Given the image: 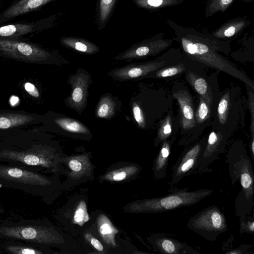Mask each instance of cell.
Masks as SVG:
<instances>
[{
	"mask_svg": "<svg viewBox=\"0 0 254 254\" xmlns=\"http://www.w3.org/2000/svg\"><path fill=\"white\" fill-rule=\"evenodd\" d=\"M96 224L98 233L104 242L110 247H115L117 245L115 236L118 233V230L108 217L103 214H100Z\"/></svg>",
	"mask_w": 254,
	"mask_h": 254,
	"instance_id": "obj_19",
	"label": "cell"
},
{
	"mask_svg": "<svg viewBox=\"0 0 254 254\" xmlns=\"http://www.w3.org/2000/svg\"><path fill=\"white\" fill-rule=\"evenodd\" d=\"M51 0H20L5 10L0 15V22L32 11Z\"/></svg>",
	"mask_w": 254,
	"mask_h": 254,
	"instance_id": "obj_15",
	"label": "cell"
},
{
	"mask_svg": "<svg viewBox=\"0 0 254 254\" xmlns=\"http://www.w3.org/2000/svg\"><path fill=\"white\" fill-rule=\"evenodd\" d=\"M250 24L247 16L234 18L226 21L211 34L221 40H231L242 34Z\"/></svg>",
	"mask_w": 254,
	"mask_h": 254,
	"instance_id": "obj_12",
	"label": "cell"
},
{
	"mask_svg": "<svg viewBox=\"0 0 254 254\" xmlns=\"http://www.w3.org/2000/svg\"><path fill=\"white\" fill-rule=\"evenodd\" d=\"M17 158L29 165H41L44 167H50L54 166V156L50 152H45L42 154H25L18 155L16 153Z\"/></svg>",
	"mask_w": 254,
	"mask_h": 254,
	"instance_id": "obj_22",
	"label": "cell"
},
{
	"mask_svg": "<svg viewBox=\"0 0 254 254\" xmlns=\"http://www.w3.org/2000/svg\"><path fill=\"white\" fill-rule=\"evenodd\" d=\"M70 169L68 175L72 179H78L88 174L92 169L90 159L87 154L70 156L66 158Z\"/></svg>",
	"mask_w": 254,
	"mask_h": 254,
	"instance_id": "obj_16",
	"label": "cell"
},
{
	"mask_svg": "<svg viewBox=\"0 0 254 254\" xmlns=\"http://www.w3.org/2000/svg\"><path fill=\"white\" fill-rule=\"evenodd\" d=\"M204 146L201 143H198L182 153L171 168L170 185L178 184L181 180L196 171L198 159Z\"/></svg>",
	"mask_w": 254,
	"mask_h": 254,
	"instance_id": "obj_9",
	"label": "cell"
},
{
	"mask_svg": "<svg viewBox=\"0 0 254 254\" xmlns=\"http://www.w3.org/2000/svg\"><path fill=\"white\" fill-rule=\"evenodd\" d=\"M166 21L176 36L174 40L179 44L188 58L228 73L254 89L251 78L218 53L228 54L231 51V40H221L211 34L181 26L170 19H166Z\"/></svg>",
	"mask_w": 254,
	"mask_h": 254,
	"instance_id": "obj_1",
	"label": "cell"
},
{
	"mask_svg": "<svg viewBox=\"0 0 254 254\" xmlns=\"http://www.w3.org/2000/svg\"><path fill=\"white\" fill-rule=\"evenodd\" d=\"M204 16L209 17L217 12H225L235 0H206Z\"/></svg>",
	"mask_w": 254,
	"mask_h": 254,
	"instance_id": "obj_28",
	"label": "cell"
},
{
	"mask_svg": "<svg viewBox=\"0 0 254 254\" xmlns=\"http://www.w3.org/2000/svg\"><path fill=\"white\" fill-rule=\"evenodd\" d=\"M0 233L11 238L29 240L41 244H60L64 242L62 236L54 230L36 226L4 227Z\"/></svg>",
	"mask_w": 254,
	"mask_h": 254,
	"instance_id": "obj_7",
	"label": "cell"
},
{
	"mask_svg": "<svg viewBox=\"0 0 254 254\" xmlns=\"http://www.w3.org/2000/svg\"><path fill=\"white\" fill-rule=\"evenodd\" d=\"M8 251L16 254H36L42 253L37 250L21 246H10L7 248Z\"/></svg>",
	"mask_w": 254,
	"mask_h": 254,
	"instance_id": "obj_37",
	"label": "cell"
},
{
	"mask_svg": "<svg viewBox=\"0 0 254 254\" xmlns=\"http://www.w3.org/2000/svg\"><path fill=\"white\" fill-rule=\"evenodd\" d=\"M240 233H248L253 235L254 233V214H250L239 217Z\"/></svg>",
	"mask_w": 254,
	"mask_h": 254,
	"instance_id": "obj_35",
	"label": "cell"
},
{
	"mask_svg": "<svg viewBox=\"0 0 254 254\" xmlns=\"http://www.w3.org/2000/svg\"><path fill=\"white\" fill-rule=\"evenodd\" d=\"M116 104L113 98L108 95L102 96L97 105L96 116L98 118L110 119L115 113Z\"/></svg>",
	"mask_w": 254,
	"mask_h": 254,
	"instance_id": "obj_25",
	"label": "cell"
},
{
	"mask_svg": "<svg viewBox=\"0 0 254 254\" xmlns=\"http://www.w3.org/2000/svg\"><path fill=\"white\" fill-rule=\"evenodd\" d=\"M242 0L243 1H244L245 2H247V3L254 1V0Z\"/></svg>",
	"mask_w": 254,
	"mask_h": 254,
	"instance_id": "obj_42",
	"label": "cell"
},
{
	"mask_svg": "<svg viewBox=\"0 0 254 254\" xmlns=\"http://www.w3.org/2000/svg\"><path fill=\"white\" fill-rule=\"evenodd\" d=\"M85 238L96 250L101 252L104 251L103 245L97 239L89 234H86Z\"/></svg>",
	"mask_w": 254,
	"mask_h": 254,
	"instance_id": "obj_38",
	"label": "cell"
},
{
	"mask_svg": "<svg viewBox=\"0 0 254 254\" xmlns=\"http://www.w3.org/2000/svg\"><path fill=\"white\" fill-rule=\"evenodd\" d=\"M155 250L164 254H200L185 242H181L164 234H156L150 238Z\"/></svg>",
	"mask_w": 254,
	"mask_h": 254,
	"instance_id": "obj_11",
	"label": "cell"
},
{
	"mask_svg": "<svg viewBox=\"0 0 254 254\" xmlns=\"http://www.w3.org/2000/svg\"><path fill=\"white\" fill-rule=\"evenodd\" d=\"M187 79L199 96L203 97L210 103L212 102V93L206 81L203 78L190 71Z\"/></svg>",
	"mask_w": 254,
	"mask_h": 254,
	"instance_id": "obj_21",
	"label": "cell"
},
{
	"mask_svg": "<svg viewBox=\"0 0 254 254\" xmlns=\"http://www.w3.org/2000/svg\"><path fill=\"white\" fill-rule=\"evenodd\" d=\"M172 132L171 118L168 115L162 122L156 139V145L161 142L166 140Z\"/></svg>",
	"mask_w": 254,
	"mask_h": 254,
	"instance_id": "obj_33",
	"label": "cell"
},
{
	"mask_svg": "<svg viewBox=\"0 0 254 254\" xmlns=\"http://www.w3.org/2000/svg\"><path fill=\"white\" fill-rule=\"evenodd\" d=\"M92 82L90 74L82 68H78L75 74L68 77V83L71 90L64 102L67 107L79 115L86 107L88 89Z\"/></svg>",
	"mask_w": 254,
	"mask_h": 254,
	"instance_id": "obj_5",
	"label": "cell"
},
{
	"mask_svg": "<svg viewBox=\"0 0 254 254\" xmlns=\"http://www.w3.org/2000/svg\"><path fill=\"white\" fill-rule=\"evenodd\" d=\"M212 189H199L189 191V189H174L165 195L134 202L129 206L128 211L135 213H156L177 208L190 206L199 202L211 195Z\"/></svg>",
	"mask_w": 254,
	"mask_h": 254,
	"instance_id": "obj_3",
	"label": "cell"
},
{
	"mask_svg": "<svg viewBox=\"0 0 254 254\" xmlns=\"http://www.w3.org/2000/svg\"><path fill=\"white\" fill-rule=\"evenodd\" d=\"M89 219L86 203L83 200H81L75 209L73 217V222L82 226L85 223L89 221Z\"/></svg>",
	"mask_w": 254,
	"mask_h": 254,
	"instance_id": "obj_32",
	"label": "cell"
},
{
	"mask_svg": "<svg viewBox=\"0 0 254 254\" xmlns=\"http://www.w3.org/2000/svg\"><path fill=\"white\" fill-rule=\"evenodd\" d=\"M187 227L209 241L216 240L228 229L224 214L215 205L209 206L190 217Z\"/></svg>",
	"mask_w": 254,
	"mask_h": 254,
	"instance_id": "obj_4",
	"label": "cell"
},
{
	"mask_svg": "<svg viewBox=\"0 0 254 254\" xmlns=\"http://www.w3.org/2000/svg\"><path fill=\"white\" fill-rule=\"evenodd\" d=\"M250 109L251 111V114H252V123H251V130L253 134V135H254V97L253 95H252V97L250 98Z\"/></svg>",
	"mask_w": 254,
	"mask_h": 254,
	"instance_id": "obj_41",
	"label": "cell"
},
{
	"mask_svg": "<svg viewBox=\"0 0 254 254\" xmlns=\"http://www.w3.org/2000/svg\"><path fill=\"white\" fill-rule=\"evenodd\" d=\"M132 111L133 118L138 126L140 128H144L145 123L144 114L141 108L137 103L135 102L133 103Z\"/></svg>",
	"mask_w": 254,
	"mask_h": 254,
	"instance_id": "obj_36",
	"label": "cell"
},
{
	"mask_svg": "<svg viewBox=\"0 0 254 254\" xmlns=\"http://www.w3.org/2000/svg\"><path fill=\"white\" fill-rule=\"evenodd\" d=\"M139 7L148 10H157L181 4L184 0H133Z\"/></svg>",
	"mask_w": 254,
	"mask_h": 254,
	"instance_id": "obj_27",
	"label": "cell"
},
{
	"mask_svg": "<svg viewBox=\"0 0 254 254\" xmlns=\"http://www.w3.org/2000/svg\"><path fill=\"white\" fill-rule=\"evenodd\" d=\"M60 42L64 46L86 54H94L99 51L96 45L83 39L64 37Z\"/></svg>",
	"mask_w": 254,
	"mask_h": 254,
	"instance_id": "obj_20",
	"label": "cell"
},
{
	"mask_svg": "<svg viewBox=\"0 0 254 254\" xmlns=\"http://www.w3.org/2000/svg\"><path fill=\"white\" fill-rule=\"evenodd\" d=\"M33 120L32 117L25 114H0V129H7L22 126Z\"/></svg>",
	"mask_w": 254,
	"mask_h": 254,
	"instance_id": "obj_23",
	"label": "cell"
},
{
	"mask_svg": "<svg viewBox=\"0 0 254 254\" xmlns=\"http://www.w3.org/2000/svg\"><path fill=\"white\" fill-rule=\"evenodd\" d=\"M211 104L212 103L209 102L203 97L199 96V102L195 116L198 124H200L203 123L209 117Z\"/></svg>",
	"mask_w": 254,
	"mask_h": 254,
	"instance_id": "obj_30",
	"label": "cell"
},
{
	"mask_svg": "<svg viewBox=\"0 0 254 254\" xmlns=\"http://www.w3.org/2000/svg\"><path fill=\"white\" fill-rule=\"evenodd\" d=\"M139 172V167L136 165L125 166L112 170L106 173L102 180L111 182H120L133 176Z\"/></svg>",
	"mask_w": 254,
	"mask_h": 254,
	"instance_id": "obj_26",
	"label": "cell"
},
{
	"mask_svg": "<svg viewBox=\"0 0 254 254\" xmlns=\"http://www.w3.org/2000/svg\"><path fill=\"white\" fill-rule=\"evenodd\" d=\"M54 122L63 129L70 132L89 134V128L81 122L76 120L60 117L54 120Z\"/></svg>",
	"mask_w": 254,
	"mask_h": 254,
	"instance_id": "obj_24",
	"label": "cell"
},
{
	"mask_svg": "<svg viewBox=\"0 0 254 254\" xmlns=\"http://www.w3.org/2000/svg\"><path fill=\"white\" fill-rule=\"evenodd\" d=\"M226 158L231 183L234 185L239 181L242 187L235 201L236 215L239 217L244 210L243 216L249 215L254 205L253 161L244 150L229 151Z\"/></svg>",
	"mask_w": 254,
	"mask_h": 254,
	"instance_id": "obj_2",
	"label": "cell"
},
{
	"mask_svg": "<svg viewBox=\"0 0 254 254\" xmlns=\"http://www.w3.org/2000/svg\"><path fill=\"white\" fill-rule=\"evenodd\" d=\"M38 23H16L0 27V39L15 38L34 32L38 29Z\"/></svg>",
	"mask_w": 254,
	"mask_h": 254,
	"instance_id": "obj_18",
	"label": "cell"
},
{
	"mask_svg": "<svg viewBox=\"0 0 254 254\" xmlns=\"http://www.w3.org/2000/svg\"><path fill=\"white\" fill-rule=\"evenodd\" d=\"M185 70V66L182 64H179L174 66L165 67L158 70L155 73V76L158 78L171 77L180 74Z\"/></svg>",
	"mask_w": 254,
	"mask_h": 254,
	"instance_id": "obj_34",
	"label": "cell"
},
{
	"mask_svg": "<svg viewBox=\"0 0 254 254\" xmlns=\"http://www.w3.org/2000/svg\"><path fill=\"white\" fill-rule=\"evenodd\" d=\"M252 247L251 245H243L242 246H240L239 247H238L236 249H235L231 251H228L227 252H226L224 253L225 254H245L244 252L243 251H244L246 252V253H248L246 252V251H248L249 249H250Z\"/></svg>",
	"mask_w": 254,
	"mask_h": 254,
	"instance_id": "obj_40",
	"label": "cell"
},
{
	"mask_svg": "<svg viewBox=\"0 0 254 254\" xmlns=\"http://www.w3.org/2000/svg\"><path fill=\"white\" fill-rule=\"evenodd\" d=\"M116 0H100L99 4V24L100 27L107 22Z\"/></svg>",
	"mask_w": 254,
	"mask_h": 254,
	"instance_id": "obj_29",
	"label": "cell"
},
{
	"mask_svg": "<svg viewBox=\"0 0 254 254\" xmlns=\"http://www.w3.org/2000/svg\"><path fill=\"white\" fill-rule=\"evenodd\" d=\"M0 176L30 184L47 185L50 183L40 175L16 168H0Z\"/></svg>",
	"mask_w": 254,
	"mask_h": 254,
	"instance_id": "obj_14",
	"label": "cell"
},
{
	"mask_svg": "<svg viewBox=\"0 0 254 254\" xmlns=\"http://www.w3.org/2000/svg\"><path fill=\"white\" fill-rule=\"evenodd\" d=\"M173 39H166L161 32L152 38L133 45L115 57L117 60L138 59L157 55L170 47Z\"/></svg>",
	"mask_w": 254,
	"mask_h": 254,
	"instance_id": "obj_6",
	"label": "cell"
},
{
	"mask_svg": "<svg viewBox=\"0 0 254 254\" xmlns=\"http://www.w3.org/2000/svg\"><path fill=\"white\" fill-rule=\"evenodd\" d=\"M0 52L12 58L28 62L46 60L50 54L38 47L24 42L0 39Z\"/></svg>",
	"mask_w": 254,
	"mask_h": 254,
	"instance_id": "obj_8",
	"label": "cell"
},
{
	"mask_svg": "<svg viewBox=\"0 0 254 254\" xmlns=\"http://www.w3.org/2000/svg\"><path fill=\"white\" fill-rule=\"evenodd\" d=\"M167 63L164 61H154L130 64L112 69L109 72V75L112 79L120 82L131 80L156 70Z\"/></svg>",
	"mask_w": 254,
	"mask_h": 254,
	"instance_id": "obj_10",
	"label": "cell"
},
{
	"mask_svg": "<svg viewBox=\"0 0 254 254\" xmlns=\"http://www.w3.org/2000/svg\"><path fill=\"white\" fill-rule=\"evenodd\" d=\"M171 142L168 140L163 141L159 153L154 159L153 165L154 176L156 179L165 178L171 153Z\"/></svg>",
	"mask_w": 254,
	"mask_h": 254,
	"instance_id": "obj_17",
	"label": "cell"
},
{
	"mask_svg": "<svg viewBox=\"0 0 254 254\" xmlns=\"http://www.w3.org/2000/svg\"><path fill=\"white\" fill-rule=\"evenodd\" d=\"M230 103L229 93L227 92L221 97L217 108L218 119L221 125H224L227 122Z\"/></svg>",
	"mask_w": 254,
	"mask_h": 254,
	"instance_id": "obj_31",
	"label": "cell"
},
{
	"mask_svg": "<svg viewBox=\"0 0 254 254\" xmlns=\"http://www.w3.org/2000/svg\"><path fill=\"white\" fill-rule=\"evenodd\" d=\"M24 89L31 96L35 97H39V92L36 86L33 84L27 82L24 84Z\"/></svg>",
	"mask_w": 254,
	"mask_h": 254,
	"instance_id": "obj_39",
	"label": "cell"
},
{
	"mask_svg": "<svg viewBox=\"0 0 254 254\" xmlns=\"http://www.w3.org/2000/svg\"><path fill=\"white\" fill-rule=\"evenodd\" d=\"M180 105L182 127L185 129H191L195 126L192 100L189 93L181 90L173 93Z\"/></svg>",
	"mask_w": 254,
	"mask_h": 254,
	"instance_id": "obj_13",
	"label": "cell"
}]
</instances>
